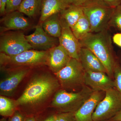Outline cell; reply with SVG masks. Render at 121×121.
<instances>
[{
	"label": "cell",
	"mask_w": 121,
	"mask_h": 121,
	"mask_svg": "<svg viewBox=\"0 0 121 121\" xmlns=\"http://www.w3.org/2000/svg\"><path fill=\"white\" fill-rule=\"evenodd\" d=\"M79 42L82 47L88 48L96 56L104 65L107 74L113 78L114 70L117 60L115 56L112 40L108 29L91 32Z\"/></svg>",
	"instance_id": "7a4b0ae2"
},
{
	"label": "cell",
	"mask_w": 121,
	"mask_h": 121,
	"mask_svg": "<svg viewBox=\"0 0 121 121\" xmlns=\"http://www.w3.org/2000/svg\"><path fill=\"white\" fill-rule=\"evenodd\" d=\"M25 37L32 49L37 51H48L59 44L58 38L47 34L40 23L36 26L34 32Z\"/></svg>",
	"instance_id": "30bf717a"
},
{
	"label": "cell",
	"mask_w": 121,
	"mask_h": 121,
	"mask_svg": "<svg viewBox=\"0 0 121 121\" xmlns=\"http://www.w3.org/2000/svg\"><path fill=\"white\" fill-rule=\"evenodd\" d=\"M82 8L90 23L91 33L108 29L115 8L109 7L98 0Z\"/></svg>",
	"instance_id": "8992f818"
},
{
	"label": "cell",
	"mask_w": 121,
	"mask_h": 121,
	"mask_svg": "<svg viewBox=\"0 0 121 121\" xmlns=\"http://www.w3.org/2000/svg\"><path fill=\"white\" fill-rule=\"evenodd\" d=\"M24 121H37V119L34 115H31L26 117Z\"/></svg>",
	"instance_id": "836d02e7"
},
{
	"label": "cell",
	"mask_w": 121,
	"mask_h": 121,
	"mask_svg": "<svg viewBox=\"0 0 121 121\" xmlns=\"http://www.w3.org/2000/svg\"><path fill=\"white\" fill-rule=\"evenodd\" d=\"M26 117L20 111L17 110L14 113L9 117L8 121H24Z\"/></svg>",
	"instance_id": "4316f807"
},
{
	"label": "cell",
	"mask_w": 121,
	"mask_h": 121,
	"mask_svg": "<svg viewBox=\"0 0 121 121\" xmlns=\"http://www.w3.org/2000/svg\"><path fill=\"white\" fill-rule=\"evenodd\" d=\"M71 5L69 0H42L39 23L51 15L60 13Z\"/></svg>",
	"instance_id": "e0dca14e"
},
{
	"label": "cell",
	"mask_w": 121,
	"mask_h": 121,
	"mask_svg": "<svg viewBox=\"0 0 121 121\" xmlns=\"http://www.w3.org/2000/svg\"><path fill=\"white\" fill-rule=\"evenodd\" d=\"M100 2L110 7L115 8L121 5V0H98Z\"/></svg>",
	"instance_id": "f1b7e54d"
},
{
	"label": "cell",
	"mask_w": 121,
	"mask_h": 121,
	"mask_svg": "<svg viewBox=\"0 0 121 121\" xmlns=\"http://www.w3.org/2000/svg\"><path fill=\"white\" fill-rule=\"evenodd\" d=\"M48 51L27 50L13 56L0 54V67L1 71L20 67L33 68L47 65Z\"/></svg>",
	"instance_id": "3957f363"
},
{
	"label": "cell",
	"mask_w": 121,
	"mask_h": 121,
	"mask_svg": "<svg viewBox=\"0 0 121 121\" xmlns=\"http://www.w3.org/2000/svg\"><path fill=\"white\" fill-rule=\"evenodd\" d=\"M118 62L121 65V55H120V58H119V61H118Z\"/></svg>",
	"instance_id": "e575fe53"
},
{
	"label": "cell",
	"mask_w": 121,
	"mask_h": 121,
	"mask_svg": "<svg viewBox=\"0 0 121 121\" xmlns=\"http://www.w3.org/2000/svg\"><path fill=\"white\" fill-rule=\"evenodd\" d=\"M22 1L23 0H8L6 4L5 15L18 11Z\"/></svg>",
	"instance_id": "d4e9b609"
},
{
	"label": "cell",
	"mask_w": 121,
	"mask_h": 121,
	"mask_svg": "<svg viewBox=\"0 0 121 121\" xmlns=\"http://www.w3.org/2000/svg\"><path fill=\"white\" fill-rule=\"evenodd\" d=\"M0 22V33L9 31H23L32 26L30 21L18 11L4 15Z\"/></svg>",
	"instance_id": "7c38bea8"
},
{
	"label": "cell",
	"mask_w": 121,
	"mask_h": 121,
	"mask_svg": "<svg viewBox=\"0 0 121 121\" xmlns=\"http://www.w3.org/2000/svg\"><path fill=\"white\" fill-rule=\"evenodd\" d=\"M8 0H0V14L1 16L5 14V8Z\"/></svg>",
	"instance_id": "4dcf8cb0"
},
{
	"label": "cell",
	"mask_w": 121,
	"mask_h": 121,
	"mask_svg": "<svg viewBox=\"0 0 121 121\" xmlns=\"http://www.w3.org/2000/svg\"><path fill=\"white\" fill-rule=\"evenodd\" d=\"M60 88L55 76L48 71L35 74L22 94L16 100L17 107L37 109L54 96Z\"/></svg>",
	"instance_id": "6da1fadb"
},
{
	"label": "cell",
	"mask_w": 121,
	"mask_h": 121,
	"mask_svg": "<svg viewBox=\"0 0 121 121\" xmlns=\"http://www.w3.org/2000/svg\"><path fill=\"white\" fill-rule=\"evenodd\" d=\"M79 60L85 71L102 72L107 73L106 68L101 61L86 48H81Z\"/></svg>",
	"instance_id": "2e32d148"
},
{
	"label": "cell",
	"mask_w": 121,
	"mask_h": 121,
	"mask_svg": "<svg viewBox=\"0 0 121 121\" xmlns=\"http://www.w3.org/2000/svg\"><path fill=\"white\" fill-rule=\"evenodd\" d=\"M31 69L29 67H20L3 71H5L6 74L0 82V95L8 97L12 95Z\"/></svg>",
	"instance_id": "9c48e42d"
},
{
	"label": "cell",
	"mask_w": 121,
	"mask_h": 121,
	"mask_svg": "<svg viewBox=\"0 0 121 121\" xmlns=\"http://www.w3.org/2000/svg\"><path fill=\"white\" fill-rule=\"evenodd\" d=\"M71 58L65 48L59 44L48 50L47 65L55 74L65 67Z\"/></svg>",
	"instance_id": "9a60e30c"
},
{
	"label": "cell",
	"mask_w": 121,
	"mask_h": 121,
	"mask_svg": "<svg viewBox=\"0 0 121 121\" xmlns=\"http://www.w3.org/2000/svg\"><path fill=\"white\" fill-rule=\"evenodd\" d=\"M60 19L71 28L84 14L82 7L71 5L59 13Z\"/></svg>",
	"instance_id": "d6986e66"
},
{
	"label": "cell",
	"mask_w": 121,
	"mask_h": 121,
	"mask_svg": "<svg viewBox=\"0 0 121 121\" xmlns=\"http://www.w3.org/2000/svg\"><path fill=\"white\" fill-rule=\"evenodd\" d=\"M98 0H69L72 5L83 7Z\"/></svg>",
	"instance_id": "83f0119b"
},
{
	"label": "cell",
	"mask_w": 121,
	"mask_h": 121,
	"mask_svg": "<svg viewBox=\"0 0 121 121\" xmlns=\"http://www.w3.org/2000/svg\"><path fill=\"white\" fill-rule=\"evenodd\" d=\"M121 110V94L115 87L105 92L93 113L94 121H107Z\"/></svg>",
	"instance_id": "52a82bcc"
},
{
	"label": "cell",
	"mask_w": 121,
	"mask_h": 121,
	"mask_svg": "<svg viewBox=\"0 0 121 121\" xmlns=\"http://www.w3.org/2000/svg\"><path fill=\"white\" fill-rule=\"evenodd\" d=\"M71 29L74 35L79 41L91 32L90 23L84 14L71 28Z\"/></svg>",
	"instance_id": "44dd1931"
},
{
	"label": "cell",
	"mask_w": 121,
	"mask_h": 121,
	"mask_svg": "<svg viewBox=\"0 0 121 121\" xmlns=\"http://www.w3.org/2000/svg\"><path fill=\"white\" fill-rule=\"evenodd\" d=\"M16 100L6 96H0V114L4 117H10L17 110Z\"/></svg>",
	"instance_id": "7402d4cb"
},
{
	"label": "cell",
	"mask_w": 121,
	"mask_h": 121,
	"mask_svg": "<svg viewBox=\"0 0 121 121\" xmlns=\"http://www.w3.org/2000/svg\"><path fill=\"white\" fill-rule=\"evenodd\" d=\"M112 40L115 44L121 48V33L114 34L113 36Z\"/></svg>",
	"instance_id": "f546056e"
},
{
	"label": "cell",
	"mask_w": 121,
	"mask_h": 121,
	"mask_svg": "<svg viewBox=\"0 0 121 121\" xmlns=\"http://www.w3.org/2000/svg\"><path fill=\"white\" fill-rule=\"evenodd\" d=\"M107 121H121V110L112 118Z\"/></svg>",
	"instance_id": "1f68e13d"
},
{
	"label": "cell",
	"mask_w": 121,
	"mask_h": 121,
	"mask_svg": "<svg viewBox=\"0 0 121 121\" xmlns=\"http://www.w3.org/2000/svg\"><path fill=\"white\" fill-rule=\"evenodd\" d=\"M105 95L104 91H93L87 100L74 113L76 121H94L93 113Z\"/></svg>",
	"instance_id": "5bb4252c"
},
{
	"label": "cell",
	"mask_w": 121,
	"mask_h": 121,
	"mask_svg": "<svg viewBox=\"0 0 121 121\" xmlns=\"http://www.w3.org/2000/svg\"><path fill=\"white\" fill-rule=\"evenodd\" d=\"M121 33V5L115 8L109 24Z\"/></svg>",
	"instance_id": "603a6c76"
},
{
	"label": "cell",
	"mask_w": 121,
	"mask_h": 121,
	"mask_svg": "<svg viewBox=\"0 0 121 121\" xmlns=\"http://www.w3.org/2000/svg\"><path fill=\"white\" fill-rule=\"evenodd\" d=\"M62 32L59 41L60 45L66 50L71 58L79 60L81 44L72 31L71 28L60 19Z\"/></svg>",
	"instance_id": "8fae6325"
},
{
	"label": "cell",
	"mask_w": 121,
	"mask_h": 121,
	"mask_svg": "<svg viewBox=\"0 0 121 121\" xmlns=\"http://www.w3.org/2000/svg\"><path fill=\"white\" fill-rule=\"evenodd\" d=\"M84 82L85 86L94 91L105 92L114 87L113 79L102 72L85 71Z\"/></svg>",
	"instance_id": "4fadbf2b"
},
{
	"label": "cell",
	"mask_w": 121,
	"mask_h": 121,
	"mask_svg": "<svg viewBox=\"0 0 121 121\" xmlns=\"http://www.w3.org/2000/svg\"><path fill=\"white\" fill-rule=\"evenodd\" d=\"M85 73L79 60L71 58L65 67L54 74L61 89L69 91H77L85 86Z\"/></svg>",
	"instance_id": "5b68a950"
},
{
	"label": "cell",
	"mask_w": 121,
	"mask_h": 121,
	"mask_svg": "<svg viewBox=\"0 0 121 121\" xmlns=\"http://www.w3.org/2000/svg\"><path fill=\"white\" fill-rule=\"evenodd\" d=\"M23 31H9L0 33V52L13 56L33 49Z\"/></svg>",
	"instance_id": "ba28073f"
},
{
	"label": "cell",
	"mask_w": 121,
	"mask_h": 121,
	"mask_svg": "<svg viewBox=\"0 0 121 121\" xmlns=\"http://www.w3.org/2000/svg\"><path fill=\"white\" fill-rule=\"evenodd\" d=\"M41 24L43 30L50 36L57 38L60 37L62 26L59 13L50 16Z\"/></svg>",
	"instance_id": "ac0fdd59"
},
{
	"label": "cell",
	"mask_w": 121,
	"mask_h": 121,
	"mask_svg": "<svg viewBox=\"0 0 121 121\" xmlns=\"http://www.w3.org/2000/svg\"><path fill=\"white\" fill-rule=\"evenodd\" d=\"M55 117L56 121H76L74 113L59 112Z\"/></svg>",
	"instance_id": "484cf974"
},
{
	"label": "cell",
	"mask_w": 121,
	"mask_h": 121,
	"mask_svg": "<svg viewBox=\"0 0 121 121\" xmlns=\"http://www.w3.org/2000/svg\"><path fill=\"white\" fill-rule=\"evenodd\" d=\"M93 91L86 86L77 91H69L59 89L53 97L51 107L59 112L75 113L87 100Z\"/></svg>",
	"instance_id": "277c9868"
},
{
	"label": "cell",
	"mask_w": 121,
	"mask_h": 121,
	"mask_svg": "<svg viewBox=\"0 0 121 121\" xmlns=\"http://www.w3.org/2000/svg\"><path fill=\"white\" fill-rule=\"evenodd\" d=\"M114 87L121 94V65L117 61L113 72Z\"/></svg>",
	"instance_id": "cb8c5ba5"
},
{
	"label": "cell",
	"mask_w": 121,
	"mask_h": 121,
	"mask_svg": "<svg viewBox=\"0 0 121 121\" xmlns=\"http://www.w3.org/2000/svg\"><path fill=\"white\" fill-rule=\"evenodd\" d=\"M42 0H23L18 11L30 17L41 12Z\"/></svg>",
	"instance_id": "ffe728a7"
},
{
	"label": "cell",
	"mask_w": 121,
	"mask_h": 121,
	"mask_svg": "<svg viewBox=\"0 0 121 121\" xmlns=\"http://www.w3.org/2000/svg\"><path fill=\"white\" fill-rule=\"evenodd\" d=\"M42 121H56L55 114L48 116Z\"/></svg>",
	"instance_id": "d6a6232c"
}]
</instances>
